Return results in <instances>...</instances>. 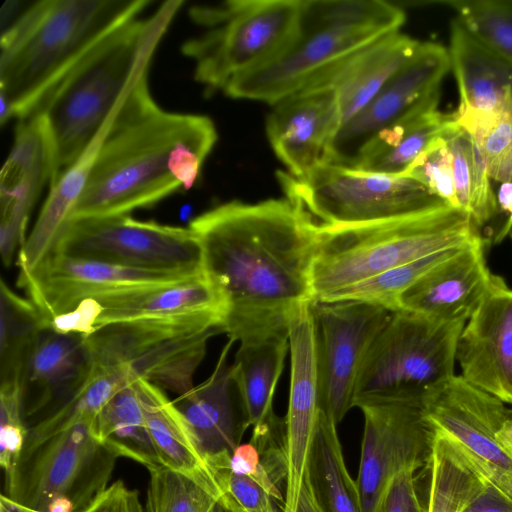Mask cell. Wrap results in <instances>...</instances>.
<instances>
[{
    "mask_svg": "<svg viewBox=\"0 0 512 512\" xmlns=\"http://www.w3.org/2000/svg\"><path fill=\"white\" fill-rule=\"evenodd\" d=\"M461 376L512 407V289L494 275L456 345Z\"/></svg>",
    "mask_w": 512,
    "mask_h": 512,
    "instance_id": "cell-22",
    "label": "cell"
},
{
    "mask_svg": "<svg viewBox=\"0 0 512 512\" xmlns=\"http://www.w3.org/2000/svg\"><path fill=\"white\" fill-rule=\"evenodd\" d=\"M145 512H210L216 499L193 479L164 466L150 469Z\"/></svg>",
    "mask_w": 512,
    "mask_h": 512,
    "instance_id": "cell-41",
    "label": "cell"
},
{
    "mask_svg": "<svg viewBox=\"0 0 512 512\" xmlns=\"http://www.w3.org/2000/svg\"><path fill=\"white\" fill-rule=\"evenodd\" d=\"M49 321L29 300L0 281V384L20 383L28 358Z\"/></svg>",
    "mask_w": 512,
    "mask_h": 512,
    "instance_id": "cell-34",
    "label": "cell"
},
{
    "mask_svg": "<svg viewBox=\"0 0 512 512\" xmlns=\"http://www.w3.org/2000/svg\"><path fill=\"white\" fill-rule=\"evenodd\" d=\"M183 4L179 0L165 1L150 16H138L119 26L30 112L41 115L49 130L55 151L54 183L121 111L150 92L152 58Z\"/></svg>",
    "mask_w": 512,
    "mask_h": 512,
    "instance_id": "cell-3",
    "label": "cell"
},
{
    "mask_svg": "<svg viewBox=\"0 0 512 512\" xmlns=\"http://www.w3.org/2000/svg\"><path fill=\"white\" fill-rule=\"evenodd\" d=\"M229 468L256 481L273 499L283 503L280 487L274 482L261 462L258 449L251 443L240 444L233 452Z\"/></svg>",
    "mask_w": 512,
    "mask_h": 512,
    "instance_id": "cell-46",
    "label": "cell"
},
{
    "mask_svg": "<svg viewBox=\"0 0 512 512\" xmlns=\"http://www.w3.org/2000/svg\"><path fill=\"white\" fill-rule=\"evenodd\" d=\"M463 246L437 251L387 270L339 291L326 301L357 300L381 306L391 312L398 311L400 296L429 270Z\"/></svg>",
    "mask_w": 512,
    "mask_h": 512,
    "instance_id": "cell-38",
    "label": "cell"
},
{
    "mask_svg": "<svg viewBox=\"0 0 512 512\" xmlns=\"http://www.w3.org/2000/svg\"><path fill=\"white\" fill-rule=\"evenodd\" d=\"M448 53L459 93L455 114H489L512 106V64L457 18L450 23Z\"/></svg>",
    "mask_w": 512,
    "mask_h": 512,
    "instance_id": "cell-27",
    "label": "cell"
},
{
    "mask_svg": "<svg viewBox=\"0 0 512 512\" xmlns=\"http://www.w3.org/2000/svg\"><path fill=\"white\" fill-rule=\"evenodd\" d=\"M233 343H226L213 372L203 383L174 401L207 462L216 456L232 455L249 427L232 364L227 360Z\"/></svg>",
    "mask_w": 512,
    "mask_h": 512,
    "instance_id": "cell-25",
    "label": "cell"
},
{
    "mask_svg": "<svg viewBox=\"0 0 512 512\" xmlns=\"http://www.w3.org/2000/svg\"><path fill=\"white\" fill-rule=\"evenodd\" d=\"M321 410L337 425L353 406L365 356L391 311L357 300L312 301Z\"/></svg>",
    "mask_w": 512,
    "mask_h": 512,
    "instance_id": "cell-14",
    "label": "cell"
},
{
    "mask_svg": "<svg viewBox=\"0 0 512 512\" xmlns=\"http://www.w3.org/2000/svg\"><path fill=\"white\" fill-rule=\"evenodd\" d=\"M266 133L288 173L301 177L327 162L340 126L336 93L325 84H309L271 105Z\"/></svg>",
    "mask_w": 512,
    "mask_h": 512,
    "instance_id": "cell-21",
    "label": "cell"
},
{
    "mask_svg": "<svg viewBox=\"0 0 512 512\" xmlns=\"http://www.w3.org/2000/svg\"><path fill=\"white\" fill-rule=\"evenodd\" d=\"M422 405L432 433L480 480L512 499V448L500 437L512 407L456 374Z\"/></svg>",
    "mask_w": 512,
    "mask_h": 512,
    "instance_id": "cell-12",
    "label": "cell"
},
{
    "mask_svg": "<svg viewBox=\"0 0 512 512\" xmlns=\"http://www.w3.org/2000/svg\"><path fill=\"white\" fill-rule=\"evenodd\" d=\"M415 468L401 470L388 485L376 512H427L417 483Z\"/></svg>",
    "mask_w": 512,
    "mask_h": 512,
    "instance_id": "cell-45",
    "label": "cell"
},
{
    "mask_svg": "<svg viewBox=\"0 0 512 512\" xmlns=\"http://www.w3.org/2000/svg\"><path fill=\"white\" fill-rule=\"evenodd\" d=\"M84 422L24 450L1 495L21 512H82L109 485L117 456Z\"/></svg>",
    "mask_w": 512,
    "mask_h": 512,
    "instance_id": "cell-10",
    "label": "cell"
},
{
    "mask_svg": "<svg viewBox=\"0 0 512 512\" xmlns=\"http://www.w3.org/2000/svg\"><path fill=\"white\" fill-rule=\"evenodd\" d=\"M481 235L470 216L446 203L375 222L319 225L311 268L313 301Z\"/></svg>",
    "mask_w": 512,
    "mask_h": 512,
    "instance_id": "cell-6",
    "label": "cell"
},
{
    "mask_svg": "<svg viewBox=\"0 0 512 512\" xmlns=\"http://www.w3.org/2000/svg\"><path fill=\"white\" fill-rule=\"evenodd\" d=\"M482 43L512 64V0H437Z\"/></svg>",
    "mask_w": 512,
    "mask_h": 512,
    "instance_id": "cell-40",
    "label": "cell"
},
{
    "mask_svg": "<svg viewBox=\"0 0 512 512\" xmlns=\"http://www.w3.org/2000/svg\"><path fill=\"white\" fill-rule=\"evenodd\" d=\"M107 130L101 133L83 155L50 186L32 231L18 251L19 274L33 270L52 253L71 220L74 207L82 193L85 181L98 147Z\"/></svg>",
    "mask_w": 512,
    "mask_h": 512,
    "instance_id": "cell-30",
    "label": "cell"
},
{
    "mask_svg": "<svg viewBox=\"0 0 512 512\" xmlns=\"http://www.w3.org/2000/svg\"><path fill=\"white\" fill-rule=\"evenodd\" d=\"M96 439L117 457L148 470L161 466L146 424L136 381L120 389L92 422Z\"/></svg>",
    "mask_w": 512,
    "mask_h": 512,
    "instance_id": "cell-33",
    "label": "cell"
},
{
    "mask_svg": "<svg viewBox=\"0 0 512 512\" xmlns=\"http://www.w3.org/2000/svg\"><path fill=\"white\" fill-rule=\"evenodd\" d=\"M453 115L479 147L490 179L512 181V106L489 114Z\"/></svg>",
    "mask_w": 512,
    "mask_h": 512,
    "instance_id": "cell-39",
    "label": "cell"
},
{
    "mask_svg": "<svg viewBox=\"0 0 512 512\" xmlns=\"http://www.w3.org/2000/svg\"><path fill=\"white\" fill-rule=\"evenodd\" d=\"M496 198L498 214L501 213L505 217L499 229L494 234L493 242L498 244L508 236L512 228V181L500 183Z\"/></svg>",
    "mask_w": 512,
    "mask_h": 512,
    "instance_id": "cell-49",
    "label": "cell"
},
{
    "mask_svg": "<svg viewBox=\"0 0 512 512\" xmlns=\"http://www.w3.org/2000/svg\"><path fill=\"white\" fill-rule=\"evenodd\" d=\"M419 44L400 31L390 33L321 72L307 85L325 84L334 89L342 126L373 99Z\"/></svg>",
    "mask_w": 512,
    "mask_h": 512,
    "instance_id": "cell-26",
    "label": "cell"
},
{
    "mask_svg": "<svg viewBox=\"0 0 512 512\" xmlns=\"http://www.w3.org/2000/svg\"><path fill=\"white\" fill-rule=\"evenodd\" d=\"M463 512H512V499L484 482L481 490Z\"/></svg>",
    "mask_w": 512,
    "mask_h": 512,
    "instance_id": "cell-48",
    "label": "cell"
},
{
    "mask_svg": "<svg viewBox=\"0 0 512 512\" xmlns=\"http://www.w3.org/2000/svg\"><path fill=\"white\" fill-rule=\"evenodd\" d=\"M301 0H230L194 5L190 18L201 32L181 51L194 65V79L207 92L222 91L240 75L277 53L290 37Z\"/></svg>",
    "mask_w": 512,
    "mask_h": 512,
    "instance_id": "cell-7",
    "label": "cell"
},
{
    "mask_svg": "<svg viewBox=\"0 0 512 512\" xmlns=\"http://www.w3.org/2000/svg\"><path fill=\"white\" fill-rule=\"evenodd\" d=\"M222 317L197 314L108 324L84 336L93 369L122 368L179 396L193 386Z\"/></svg>",
    "mask_w": 512,
    "mask_h": 512,
    "instance_id": "cell-9",
    "label": "cell"
},
{
    "mask_svg": "<svg viewBox=\"0 0 512 512\" xmlns=\"http://www.w3.org/2000/svg\"><path fill=\"white\" fill-rule=\"evenodd\" d=\"M449 70L448 49L435 42H420L412 57L373 99L339 128L327 162L351 167L359 151L375 134L440 93L441 82Z\"/></svg>",
    "mask_w": 512,
    "mask_h": 512,
    "instance_id": "cell-17",
    "label": "cell"
},
{
    "mask_svg": "<svg viewBox=\"0 0 512 512\" xmlns=\"http://www.w3.org/2000/svg\"><path fill=\"white\" fill-rule=\"evenodd\" d=\"M192 276L195 275L141 270L52 252L33 270L19 274L17 282L50 323L100 294Z\"/></svg>",
    "mask_w": 512,
    "mask_h": 512,
    "instance_id": "cell-18",
    "label": "cell"
},
{
    "mask_svg": "<svg viewBox=\"0 0 512 512\" xmlns=\"http://www.w3.org/2000/svg\"><path fill=\"white\" fill-rule=\"evenodd\" d=\"M289 349L287 332H273L240 342L232 363L249 426H256L274 412L272 401Z\"/></svg>",
    "mask_w": 512,
    "mask_h": 512,
    "instance_id": "cell-31",
    "label": "cell"
},
{
    "mask_svg": "<svg viewBox=\"0 0 512 512\" xmlns=\"http://www.w3.org/2000/svg\"><path fill=\"white\" fill-rule=\"evenodd\" d=\"M229 462L219 461L212 466L217 503L230 512H278L280 502L250 477L232 472Z\"/></svg>",
    "mask_w": 512,
    "mask_h": 512,
    "instance_id": "cell-43",
    "label": "cell"
},
{
    "mask_svg": "<svg viewBox=\"0 0 512 512\" xmlns=\"http://www.w3.org/2000/svg\"><path fill=\"white\" fill-rule=\"evenodd\" d=\"M402 7L383 0H301L294 29L270 59L234 79L224 94L274 104L370 43L400 31Z\"/></svg>",
    "mask_w": 512,
    "mask_h": 512,
    "instance_id": "cell-5",
    "label": "cell"
},
{
    "mask_svg": "<svg viewBox=\"0 0 512 512\" xmlns=\"http://www.w3.org/2000/svg\"><path fill=\"white\" fill-rule=\"evenodd\" d=\"M217 139L208 116L169 112L151 93L141 96L110 124L71 220L129 215L190 190Z\"/></svg>",
    "mask_w": 512,
    "mask_h": 512,
    "instance_id": "cell-2",
    "label": "cell"
},
{
    "mask_svg": "<svg viewBox=\"0 0 512 512\" xmlns=\"http://www.w3.org/2000/svg\"><path fill=\"white\" fill-rule=\"evenodd\" d=\"M188 227L200 243L203 272L223 298L221 330L229 340L287 332L294 313L313 301L319 224L288 198L229 201Z\"/></svg>",
    "mask_w": 512,
    "mask_h": 512,
    "instance_id": "cell-1",
    "label": "cell"
},
{
    "mask_svg": "<svg viewBox=\"0 0 512 512\" xmlns=\"http://www.w3.org/2000/svg\"><path fill=\"white\" fill-rule=\"evenodd\" d=\"M460 210L480 230L498 215L496 193L484 157L471 135L457 123L446 136Z\"/></svg>",
    "mask_w": 512,
    "mask_h": 512,
    "instance_id": "cell-35",
    "label": "cell"
},
{
    "mask_svg": "<svg viewBox=\"0 0 512 512\" xmlns=\"http://www.w3.org/2000/svg\"><path fill=\"white\" fill-rule=\"evenodd\" d=\"M427 512H463L484 482L469 470L438 435H432Z\"/></svg>",
    "mask_w": 512,
    "mask_h": 512,
    "instance_id": "cell-37",
    "label": "cell"
},
{
    "mask_svg": "<svg viewBox=\"0 0 512 512\" xmlns=\"http://www.w3.org/2000/svg\"><path fill=\"white\" fill-rule=\"evenodd\" d=\"M82 512H145L138 492L117 480L102 491Z\"/></svg>",
    "mask_w": 512,
    "mask_h": 512,
    "instance_id": "cell-47",
    "label": "cell"
},
{
    "mask_svg": "<svg viewBox=\"0 0 512 512\" xmlns=\"http://www.w3.org/2000/svg\"><path fill=\"white\" fill-rule=\"evenodd\" d=\"M359 408L364 431L356 483L361 512H376L388 485L401 470L427 465L432 431L422 402H383Z\"/></svg>",
    "mask_w": 512,
    "mask_h": 512,
    "instance_id": "cell-15",
    "label": "cell"
},
{
    "mask_svg": "<svg viewBox=\"0 0 512 512\" xmlns=\"http://www.w3.org/2000/svg\"><path fill=\"white\" fill-rule=\"evenodd\" d=\"M55 176V151L47 125L41 115L30 114L19 120L1 170L0 252L6 267L25 242L31 211Z\"/></svg>",
    "mask_w": 512,
    "mask_h": 512,
    "instance_id": "cell-19",
    "label": "cell"
},
{
    "mask_svg": "<svg viewBox=\"0 0 512 512\" xmlns=\"http://www.w3.org/2000/svg\"><path fill=\"white\" fill-rule=\"evenodd\" d=\"M0 512H21L12 506L2 495L0 496Z\"/></svg>",
    "mask_w": 512,
    "mask_h": 512,
    "instance_id": "cell-51",
    "label": "cell"
},
{
    "mask_svg": "<svg viewBox=\"0 0 512 512\" xmlns=\"http://www.w3.org/2000/svg\"><path fill=\"white\" fill-rule=\"evenodd\" d=\"M277 178L286 198L324 226L375 222L444 203L411 177L328 162L301 177L279 171Z\"/></svg>",
    "mask_w": 512,
    "mask_h": 512,
    "instance_id": "cell-11",
    "label": "cell"
},
{
    "mask_svg": "<svg viewBox=\"0 0 512 512\" xmlns=\"http://www.w3.org/2000/svg\"><path fill=\"white\" fill-rule=\"evenodd\" d=\"M508 236L510 237V239H511V241H512V228H511V230H510V232H509Z\"/></svg>",
    "mask_w": 512,
    "mask_h": 512,
    "instance_id": "cell-53",
    "label": "cell"
},
{
    "mask_svg": "<svg viewBox=\"0 0 512 512\" xmlns=\"http://www.w3.org/2000/svg\"><path fill=\"white\" fill-rule=\"evenodd\" d=\"M134 381L122 368H92L87 382L68 402L29 428L23 451L71 427L93 421L120 389Z\"/></svg>",
    "mask_w": 512,
    "mask_h": 512,
    "instance_id": "cell-36",
    "label": "cell"
},
{
    "mask_svg": "<svg viewBox=\"0 0 512 512\" xmlns=\"http://www.w3.org/2000/svg\"><path fill=\"white\" fill-rule=\"evenodd\" d=\"M149 0L33 2L1 34V124L27 117L40 99Z\"/></svg>",
    "mask_w": 512,
    "mask_h": 512,
    "instance_id": "cell-4",
    "label": "cell"
},
{
    "mask_svg": "<svg viewBox=\"0 0 512 512\" xmlns=\"http://www.w3.org/2000/svg\"><path fill=\"white\" fill-rule=\"evenodd\" d=\"M486 244L479 235L429 270L400 296L399 310L442 322H466L494 278L487 265Z\"/></svg>",
    "mask_w": 512,
    "mask_h": 512,
    "instance_id": "cell-23",
    "label": "cell"
},
{
    "mask_svg": "<svg viewBox=\"0 0 512 512\" xmlns=\"http://www.w3.org/2000/svg\"><path fill=\"white\" fill-rule=\"evenodd\" d=\"M403 175L417 180L432 195L460 210L454 186L452 156L446 137L437 140L420 154Z\"/></svg>",
    "mask_w": 512,
    "mask_h": 512,
    "instance_id": "cell-44",
    "label": "cell"
},
{
    "mask_svg": "<svg viewBox=\"0 0 512 512\" xmlns=\"http://www.w3.org/2000/svg\"><path fill=\"white\" fill-rule=\"evenodd\" d=\"M465 322H442L398 310L371 344L353 406L418 401L455 375L456 345Z\"/></svg>",
    "mask_w": 512,
    "mask_h": 512,
    "instance_id": "cell-8",
    "label": "cell"
},
{
    "mask_svg": "<svg viewBox=\"0 0 512 512\" xmlns=\"http://www.w3.org/2000/svg\"><path fill=\"white\" fill-rule=\"evenodd\" d=\"M291 373L286 423L287 478L281 512H297L320 407L316 335L311 302L288 325Z\"/></svg>",
    "mask_w": 512,
    "mask_h": 512,
    "instance_id": "cell-20",
    "label": "cell"
},
{
    "mask_svg": "<svg viewBox=\"0 0 512 512\" xmlns=\"http://www.w3.org/2000/svg\"><path fill=\"white\" fill-rule=\"evenodd\" d=\"M92 373L83 335L44 329L28 358L22 380L24 416L28 428L68 402Z\"/></svg>",
    "mask_w": 512,
    "mask_h": 512,
    "instance_id": "cell-24",
    "label": "cell"
},
{
    "mask_svg": "<svg viewBox=\"0 0 512 512\" xmlns=\"http://www.w3.org/2000/svg\"><path fill=\"white\" fill-rule=\"evenodd\" d=\"M336 427L321 410L305 474L324 512H361L357 483L346 467Z\"/></svg>",
    "mask_w": 512,
    "mask_h": 512,
    "instance_id": "cell-32",
    "label": "cell"
},
{
    "mask_svg": "<svg viewBox=\"0 0 512 512\" xmlns=\"http://www.w3.org/2000/svg\"><path fill=\"white\" fill-rule=\"evenodd\" d=\"M210 512H230L228 510H226L225 508H223L221 505H219L218 503H216L214 505V507L211 509Z\"/></svg>",
    "mask_w": 512,
    "mask_h": 512,
    "instance_id": "cell-52",
    "label": "cell"
},
{
    "mask_svg": "<svg viewBox=\"0 0 512 512\" xmlns=\"http://www.w3.org/2000/svg\"><path fill=\"white\" fill-rule=\"evenodd\" d=\"M297 512H324L315 496L312 485L306 474L300 493Z\"/></svg>",
    "mask_w": 512,
    "mask_h": 512,
    "instance_id": "cell-50",
    "label": "cell"
},
{
    "mask_svg": "<svg viewBox=\"0 0 512 512\" xmlns=\"http://www.w3.org/2000/svg\"><path fill=\"white\" fill-rule=\"evenodd\" d=\"M20 383L0 384V466L8 478L17 466L28 436Z\"/></svg>",
    "mask_w": 512,
    "mask_h": 512,
    "instance_id": "cell-42",
    "label": "cell"
},
{
    "mask_svg": "<svg viewBox=\"0 0 512 512\" xmlns=\"http://www.w3.org/2000/svg\"><path fill=\"white\" fill-rule=\"evenodd\" d=\"M53 252L141 270L203 272L202 249L189 227L140 221L130 215L71 220Z\"/></svg>",
    "mask_w": 512,
    "mask_h": 512,
    "instance_id": "cell-13",
    "label": "cell"
},
{
    "mask_svg": "<svg viewBox=\"0 0 512 512\" xmlns=\"http://www.w3.org/2000/svg\"><path fill=\"white\" fill-rule=\"evenodd\" d=\"M225 305L218 289L203 273L182 280L110 291L82 301L74 310L50 321L62 333L89 335L118 322L217 314ZM223 321V320H222Z\"/></svg>",
    "mask_w": 512,
    "mask_h": 512,
    "instance_id": "cell-16",
    "label": "cell"
},
{
    "mask_svg": "<svg viewBox=\"0 0 512 512\" xmlns=\"http://www.w3.org/2000/svg\"><path fill=\"white\" fill-rule=\"evenodd\" d=\"M147 428L160 465L204 487L217 501L213 473L183 414L163 389L136 380Z\"/></svg>",
    "mask_w": 512,
    "mask_h": 512,
    "instance_id": "cell-29",
    "label": "cell"
},
{
    "mask_svg": "<svg viewBox=\"0 0 512 512\" xmlns=\"http://www.w3.org/2000/svg\"><path fill=\"white\" fill-rule=\"evenodd\" d=\"M440 93L401 120L375 134L359 151L351 168L403 175L416 158L456 125L453 113L439 110Z\"/></svg>",
    "mask_w": 512,
    "mask_h": 512,
    "instance_id": "cell-28",
    "label": "cell"
},
{
    "mask_svg": "<svg viewBox=\"0 0 512 512\" xmlns=\"http://www.w3.org/2000/svg\"><path fill=\"white\" fill-rule=\"evenodd\" d=\"M145 511V510H144Z\"/></svg>",
    "mask_w": 512,
    "mask_h": 512,
    "instance_id": "cell-54",
    "label": "cell"
}]
</instances>
